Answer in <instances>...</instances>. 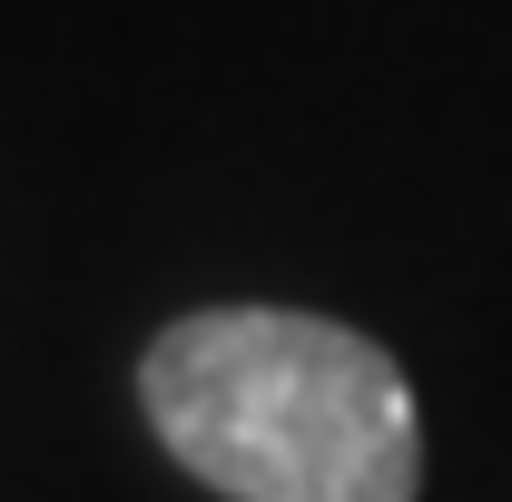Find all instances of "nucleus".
I'll return each mask as SVG.
<instances>
[{
  "label": "nucleus",
  "mask_w": 512,
  "mask_h": 502,
  "mask_svg": "<svg viewBox=\"0 0 512 502\" xmlns=\"http://www.w3.org/2000/svg\"><path fill=\"white\" fill-rule=\"evenodd\" d=\"M138 404L227 502H414L424 483V414L404 365L335 315H178L138 365Z\"/></svg>",
  "instance_id": "nucleus-1"
}]
</instances>
